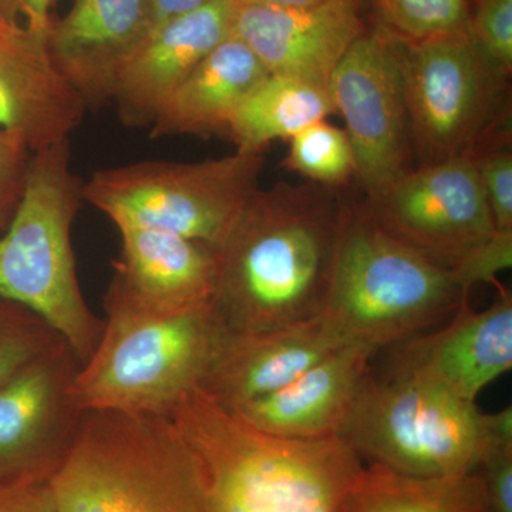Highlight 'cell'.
I'll return each instance as SVG.
<instances>
[{"label":"cell","instance_id":"obj_1","mask_svg":"<svg viewBox=\"0 0 512 512\" xmlns=\"http://www.w3.org/2000/svg\"><path fill=\"white\" fill-rule=\"evenodd\" d=\"M345 200L336 188H258L220 244L212 306L229 333L285 328L322 315Z\"/></svg>","mask_w":512,"mask_h":512},{"label":"cell","instance_id":"obj_2","mask_svg":"<svg viewBox=\"0 0 512 512\" xmlns=\"http://www.w3.org/2000/svg\"><path fill=\"white\" fill-rule=\"evenodd\" d=\"M168 417L200 464L208 512H349L366 461L342 436H274L200 389Z\"/></svg>","mask_w":512,"mask_h":512},{"label":"cell","instance_id":"obj_3","mask_svg":"<svg viewBox=\"0 0 512 512\" xmlns=\"http://www.w3.org/2000/svg\"><path fill=\"white\" fill-rule=\"evenodd\" d=\"M104 306L99 343L74 379V403L83 412L170 416L201 389L227 336L212 302L165 308L111 281Z\"/></svg>","mask_w":512,"mask_h":512},{"label":"cell","instance_id":"obj_4","mask_svg":"<svg viewBox=\"0 0 512 512\" xmlns=\"http://www.w3.org/2000/svg\"><path fill=\"white\" fill-rule=\"evenodd\" d=\"M49 485L59 512H208L200 464L170 417L84 412Z\"/></svg>","mask_w":512,"mask_h":512},{"label":"cell","instance_id":"obj_5","mask_svg":"<svg viewBox=\"0 0 512 512\" xmlns=\"http://www.w3.org/2000/svg\"><path fill=\"white\" fill-rule=\"evenodd\" d=\"M468 295L448 269L386 234L365 202L345 201L322 316L346 343L393 348L446 322Z\"/></svg>","mask_w":512,"mask_h":512},{"label":"cell","instance_id":"obj_6","mask_svg":"<svg viewBox=\"0 0 512 512\" xmlns=\"http://www.w3.org/2000/svg\"><path fill=\"white\" fill-rule=\"evenodd\" d=\"M83 201L70 140L43 148L32 154L25 191L0 234V298L49 323L82 363L96 349L104 328L77 278L72 229Z\"/></svg>","mask_w":512,"mask_h":512},{"label":"cell","instance_id":"obj_7","mask_svg":"<svg viewBox=\"0 0 512 512\" xmlns=\"http://www.w3.org/2000/svg\"><path fill=\"white\" fill-rule=\"evenodd\" d=\"M340 436L367 464L421 478L476 473L495 441H512L476 402L389 367H370Z\"/></svg>","mask_w":512,"mask_h":512},{"label":"cell","instance_id":"obj_8","mask_svg":"<svg viewBox=\"0 0 512 512\" xmlns=\"http://www.w3.org/2000/svg\"><path fill=\"white\" fill-rule=\"evenodd\" d=\"M264 153L195 163L147 160L101 168L83 183V200L117 229L170 232L215 248L259 188Z\"/></svg>","mask_w":512,"mask_h":512},{"label":"cell","instance_id":"obj_9","mask_svg":"<svg viewBox=\"0 0 512 512\" xmlns=\"http://www.w3.org/2000/svg\"><path fill=\"white\" fill-rule=\"evenodd\" d=\"M414 168L470 156L510 119L507 83L478 56L467 32L399 39Z\"/></svg>","mask_w":512,"mask_h":512},{"label":"cell","instance_id":"obj_10","mask_svg":"<svg viewBox=\"0 0 512 512\" xmlns=\"http://www.w3.org/2000/svg\"><path fill=\"white\" fill-rule=\"evenodd\" d=\"M329 93L345 120L355 177L373 200L414 170L399 37L369 26L333 70Z\"/></svg>","mask_w":512,"mask_h":512},{"label":"cell","instance_id":"obj_11","mask_svg":"<svg viewBox=\"0 0 512 512\" xmlns=\"http://www.w3.org/2000/svg\"><path fill=\"white\" fill-rule=\"evenodd\" d=\"M363 202L386 234L448 271L495 232L470 156L414 168Z\"/></svg>","mask_w":512,"mask_h":512},{"label":"cell","instance_id":"obj_12","mask_svg":"<svg viewBox=\"0 0 512 512\" xmlns=\"http://www.w3.org/2000/svg\"><path fill=\"white\" fill-rule=\"evenodd\" d=\"M82 360L66 340L0 387V487L49 481L83 419L72 386Z\"/></svg>","mask_w":512,"mask_h":512},{"label":"cell","instance_id":"obj_13","mask_svg":"<svg viewBox=\"0 0 512 512\" xmlns=\"http://www.w3.org/2000/svg\"><path fill=\"white\" fill-rule=\"evenodd\" d=\"M497 299L484 311L463 299L456 312L416 338L389 348L386 366L440 384L476 402L488 384L512 367V296L497 285Z\"/></svg>","mask_w":512,"mask_h":512},{"label":"cell","instance_id":"obj_14","mask_svg":"<svg viewBox=\"0 0 512 512\" xmlns=\"http://www.w3.org/2000/svg\"><path fill=\"white\" fill-rule=\"evenodd\" d=\"M367 28L360 0H322L301 8L238 3L232 35L269 74L329 84L333 70Z\"/></svg>","mask_w":512,"mask_h":512},{"label":"cell","instance_id":"obj_15","mask_svg":"<svg viewBox=\"0 0 512 512\" xmlns=\"http://www.w3.org/2000/svg\"><path fill=\"white\" fill-rule=\"evenodd\" d=\"M46 33L25 23L0 29V128L37 153L82 124V94L50 56Z\"/></svg>","mask_w":512,"mask_h":512},{"label":"cell","instance_id":"obj_16","mask_svg":"<svg viewBox=\"0 0 512 512\" xmlns=\"http://www.w3.org/2000/svg\"><path fill=\"white\" fill-rule=\"evenodd\" d=\"M153 30L148 0H72L50 22L46 45L64 76L89 107L113 99L128 60Z\"/></svg>","mask_w":512,"mask_h":512},{"label":"cell","instance_id":"obj_17","mask_svg":"<svg viewBox=\"0 0 512 512\" xmlns=\"http://www.w3.org/2000/svg\"><path fill=\"white\" fill-rule=\"evenodd\" d=\"M237 6V0H210L151 30L121 72L111 99L124 126L154 123L178 84L232 35Z\"/></svg>","mask_w":512,"mask_h":512},{"label":"cell","instance_id":"obj_18","mask_svg":"<svg viewBox=\"0 0 512 512\" xmlns=\"http://www.w3.org/2000/svg\"><path fill=\"white\" fill-rule=\"evenodd\" d=\"M346 345L322 315L265 332H228L200 390L231 410L282 389Z\"/></svg>","mask_w":512,"mask_h":512},{"label":"cell","instance_id":"obj_19","mask_svg":"<svg viewBox=\"0 0 512 512\" xmlns=\"http://www.w3.org/2000/svg\"><path fill=\"white\" fill-rule=\"evenodd\" d=\"M376 355L365 346H343L282 389L239 404L231 412L274 436H340Z\"/></svg>","mask_w":512,"mask_h":512},{"label":"cell","instance_id":"obj_20","mask_svg":"<svg viewBox=\"0 0 512 512\" xmlns=\"http://www.w3.org/2000/svg\"><path fill=\"white\" fill-rule=\"evenodd\" d=\"M268 74L239 37H227L165 100L151 137L228 136L238 107Z\"/></svg>","mask_w":512,"mask_h":512},{"label":"cell","instance_id":"obj_21","mask_svg":"<svg viewBox=\"0 0 512 512\" xmlns=\"http://www.w3.org/2000/svg\"><path fill=\"white\" fill-rule=\"evenodd\" d=\"M121 252L113 262V281L137 298L165 308L212 302L217 282L214 248L156 231L119 228Z\"/></svg>","mask_w":512,"mask_h":512},{"label":"cell","instance_id":"obj_22","mask_svg":"<svg viewBox=\"0 0 512 512\" xmlns=\"http://www.w3.org/2000/svg\"><path fill=\"white\" fill-rule=\"evenodd\" d=\"M332 113L329 84L268 74L238 107L228 137L238 151L264 153L272 141L291 140Z\"/></svg>","mask_w":512,"mask_h":512},{"label":"cell","instance_id":"obj_23","mask_svg":"<svg viewBox=\"0 0 512 512\" xmlns=\"http://www.w3.org/2000/svg\"><path fill=\"white\" fill-rule=\"evenodd\" d=\"M349 512H491V508L477 471L421 478L366 464Z\"/></svg>","mask_w":512,"mask_h":512},{"label":"cell","instance_id":"obj_24","mask_svg":"<svg viewBox=\"0 0 512 512\" xmlns=\"http://www.w3.org/2000/svg\"><path fill=\"white\" fill-rule=\"evenodd\" d=\"M284 165L309 183L338 188L355 177V153L345 128L322 120L291 138Z\"/></svg>","mask_w":512,"mask_h":512},{"label":"cell","instance_id":"obj_25","mask_svg":"<svg viewBox=\"0 0 512 512\" xmlns=\"http://www.w3.org/2000/svg\"><path fill=\"white\" fill-rule=\"evenodd\" d=\"M473 0H372L379 25L404 42L467 32Z\"/></svg>","mask_w":512,"mask_h":512},{"label":"cell","instance_id":"obj_26","mask_svg":"<svg viewBox=\"0 0 512 512\" xmlns=\"http://www.w3.org/2000/svg\"><path fill=\"white\" fill-rule=\"evenodd\" d=\"M64 340L25 306L0 298V387Z\"/></svg>","mask_w":512,"mask_h":512},{"label":"cell","instance_id":"obj_27","mask_svg":"<svg viewBox=\"0 0 512 512\" xmlns=\"http://www.w3.org/2000/svg\"><path fill=\"white\" fill-rule=\"evenodd\" d=\"M490 205L495 229L512 231L511 121L504 120L470 154Z\"/></svg>","mask_w":512,"mask_h":512},{"label":"cell","instance_id":"obj_28","mask_svg":"<svg viewBox=\"0 0 512 512\" xmlns=\"http://www.w3.org/2000/svg\"><path fill=\"white\" fill-rule=\"evenodd\" d=\"M467 36L494 73L511 79L512 0H473Z\"/></svg>","mask_w":512,"mask_h":512},{"label":"cell","instance_id":"obj_29","mask_svg":"<svg viewBox=\"0 0 512 512\" xmlns=\"http://www.w3.org/2000/svg\"><path fill=\"white\" fill-rule=\"evenodd\" d=\"M512 265V231L495 229L493 235L476 251L451 269L454 281L464 291L470 292L474 285L484 282L497 286V275Z\"/></svg>","mask_w":512,"mask_h":512},{"label":"cell","instance_id":"obj_30","mask_svg":"<svg viewBox=\"0 0 512 512\" xmlns=\"http://www.w3.org/2000/svg\"><path fill=\"white\" fill-rule=\"evenodd\" d=\"M32 154L22 141L0 128V231L8 227L18 208Z\"/></svg>","mask_w":512,"mask_h":512},{"label":"cell","instance_id":"obj_31","mask_svg":"<svg viewBox=\"0 0 512 512\" xmlns=\"http://www.w3.org/2000/svg\"><path fill=\"white\" fill-rule=\"evenodd\" d=\"M491 512H512V441H495L477 468Z\"/></svg>","mask_w":512,"mask_h":512},{"label":"cell","instance_id":"obj_32","mask_svg":"<svg viewBox=\"0 0 512 512\" xmlns=\"http://www.w3.org/2000/svg\"><path fill=\"white\" fill-rule=\"evenodd\" d=\"M0 512H59L49 481L0 487Z\"/></svg>","mask_w":512,"mask_h":512},{"label":"cell","instance_id":"obj_33","mask_svg":"<svg viewBox=\"0 0 512 512\" xmlns=\"http://www.w3.org/2000/svg\"><path fill=\"white\" fill-rule=\"evenodd\" d=\"M210 0H148L153 18V29L168 20L200 8Z\"/></svg>","mask_w":512,"mask_h":512},{"label":"cell","instance_id":"obj_34","mask_svg":"<svg viewBox=\"0 0 512 512\" xmlns=\"http://www.w3.org/2000/svg\"><path fill=\"white\" fill-rule=\"evenodd\" d=\"M22 2L28 10L25 25L30 29L40 30V32L49 29L50 22H52L50 8H52L53 0H22Z\"/></svg>","mask_w":512,"mask_h":512},{"label":"cell","instance_id":"obj_35","mask_svg":"<svg viewBox=\"0 0 512 512\" xmlns=\"http://www.w3.org/2000/svg\"><path fill=\"white\" fill-rule=\"evenodd\" d=\"M0 16L10 26L22 25L28 18V10L22 0H0Z\"/></svg>","mask_w":512,"mask_h":512},{"label":"cell","instance_id":"obj_36","mask_svg":"<svg viewBox=\"0 0 512 512\" xmlns=\"http://www.w3.org/2000/svg\"><path fill=\"white\" fill-rule=\"evenodd\" d=\"M241 5L272 6V8H301L315 5L322 0H237Z\"/></svg>","mask_w":512,"mask_h":512},{"label":"cell","instance_id":"obj_37","mask_svg":"<svg viewBox=\"0 0 512 512\" xmlns=\"http://www.w3.org/2000/svg\"><path fill=\"white\" fill-rule=\"evenodd\" d=\"M5 26H8V23H6L5 20L2 19V16H0V29L5 28Z\"/></svg>","mask_w":512,"mask_h":512},{"label":"cell","instance_id":"obj_38","mask_svg":"<svg viewBox=\"0 0 512 512\" xmlns=\"http://www.w3.org/2000/svg\"><path fill=\"white\" fill-rule=\"evenodd\" d=\"M0 234H2V231H0Z\"/></svg>","mask_w":512,"mask_h":512}]
</instances>
